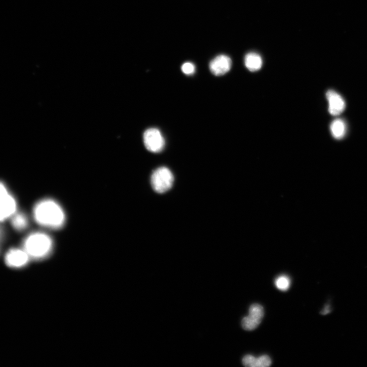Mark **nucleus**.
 <instances>
[{"label":"nucleus","instance_id":"nucleus-3","mask_svg":"<svg viewBox=\"0 0 367 367\" xmlns=\"http://www.w3.org/2000/svg\"><path fill=\"white\" fill-rule=\"evenodd\" d=\"M173 180L174 177L171 171L167 167H161L152 172L151 185L156 193L163 194L172 188Z\"/></svg>","mask_w":367,"mask_h":367},{"label":"nucleus","instance_id":"nucleus-9","mask_svg":"<svg viewBox=\"0 0 367 367\" xmlns=\"http://www.w3.org/2000/svg\"><path fill=\"white\" fill-rule=\"evenodd\" d=\"M263 61L261 56L257 53H251L245 58V65L251 72L259 70L262 66Z\"/></svg>","mask_w":367,"mask_h":367},{"label":"nucleus","instance_id":"nucleus-18","mask_svg":"<svg viewBox=\"0 0 367 367\" xmlns=\"http://www.w3.org/2000/svg\"><path fill=\"white\" fill-rule=\"evenodd\" d=\"M6 185L2 181H0V198L9 194Z\"/></svg>","mask_w":367,"mask_h":367},{"label":"nucleus","instance_id":"nucleus-8","mask_svg":"<svg viewBox=\"0 0 367 367\" xmlns=\"http://www.w3.org/2000/svg\"><path fill=\"white\" fill-rule=\"evenodd\" d=\"M328 101V111L332 115H338L345 110L346 105L342 97L333 90H329L326 93Z\"/></svg>","mask_w":367,"mask_h":367},{"label":"nucleus","instance_id":"nucleus-4","mask_svg":"<svg viewBox=\"0 0 367 367\" xmlns=\"http://www.w3.org/2000/svg\"><path fill=\"white\" fill-rule=\"evenodd\" d=\"M143 141L146 149L152 152H159L165 146L164 138L161 132L156 128L146 130L143 135Z\"/></svg>","mask_w":367,"mask_h":367},{"label":"nucleus","instance_id":"nucleus-5","mask_svg":"<svg viewBox=\"0 0 367 367\" xmlns=\"http://www.w3.org/2000/svg\"><path fill=\"white\" fill-rule=\"evenodd\" d=\"M30 259V257L24 249L13 248L6 254L5 262L11 268L20 269L26 266Z\"/></svg>","mask_w":367,"mask_h":367},{"label":"nucleus","instance_id":"nucleus-19","mask_svg":"<svg viewBox=\"0 0 367 367\" xmlns=\"http://www.w3.org/2000/svg\"><path fill=\"white\" fill-rule=\"evenodd\" d=\"M328 306L327 305L326 307L325 308V309L321 312V314L323 315L327 314L328 313L330 312V310L328 309Z\"/></svg>","mask_w":367,"mask_h":367},{"label":"nucleus","instance_id":"nucleus-6","mask_svg":"<svg viewBox=\"0 0 367 367\" xmlns=\"http://www.w3.org/2000/svg\"><path fill=\"white\" fill-rule=\"evenodd\" d=\"M232 64V60L229 57L221 55L211 61L209 68L213 75L220 76L226 74L231 70Z\"/></svg>","mask_w":367,"mask_h":367},{"label":"nucleus","instance_id":"nucleus-2","mask_svg":"<svg viewBox=\"0 0 367 367\" xmlns=\"http://www.w3.org/2000/svg\"><path fill=\"white\" fill-rule=\"evenodd\" d=\"M53 240L48 234L41 232L30 234L24 239L23 249L30 258L41 260L47 257L53 248Z\"/></svg>","mask_w":367,"mask_h":367},{"label":"nucleus","instance_id":"nucleus-10","mask_svg":"<svg viewBox=\"0 0 367 367\" xmlns=\"http://www.w3.org/2000/svg\"><path fill=\"white\" fill-rule=\"evenodd\" d=\"M330 130L332 136L337 139L342 138L346 131L344 121L341 119L334 120L330 125Z\"/></svg>","mask_w":367,"mask_h":367},{"label":"nucleus","instance_id":"nucleus-11","mask_svg":"<svg viewBox=\"0 0 367 367\" xmlns=\"http://www.w3.org/2000/svg\"><path fill=\"white\" fill-rule=\"evenodd\" d=\"M12 225L14 229L19 231L25 230L28 226V219L23 213H15L12 217Z\"/></svg>","mask_w":367,"mask_h":367},{"label":"nucleus","instance_id":"nucleus-7","mask_svg":"<svg viewBox=\"0 0 367 367\" xmlns=\"http://www.w3.org/2000/svg\"><path fill=\"white\" fill-rule=\"evenodd\" d=\"M17 204L15 198L8 194L0 198V222L12 217L16 213Z\"/></svg>","mask_w":367,"mask_h":367},{"label":"nucleus","instance_id":"nucleus-17","mask_svg":"<svg viewBox=\"0 0 367 367\" xmlns=\"http://www.w3.org/2000/svg\"><path fill=\"white\" fill-rule=\"evenodd\" d=\"M181 71L183 74L187 75H192L195 73L196 67L195 65L191 63H186L183 64L181 66Z\"/></svg>","mask_w":367,"mask_h":367},{"label":"nucleus","instance_id":"nucleus-16","mask_svg":"<svg viewBox=\"0 0 367 367\" xmlns=\"http://www.w3.org/2000/svg\"><path fill=\"white\" fill-rule=\"evenodd\" d=\"M271 363L270 357L267 355L257 358V367H267L270 366Z\"/></svg>","mask_w":367,"mask_h":367},{"label":"nucleus","instance_id":"nucleus-12","mask_svg":"<svg viewBox=\"0 0 367 367\" xmlns=\"http://www.w3.org/2000/svg\"><path fill=\"white\" fill-rule=\"evenodd\" d=\"M264 310L262 305L255 303L252 304L249 309V316L261 321L264 317Z\"/></svg>","mask_w":367,"mask_h":367},{"label":"nucleus","instance_id":"nucleus-13","mask_svg":"<svg viewBox=\"0 0 367 367\" xmlns=\"http://www.w3.org/2000/svg\"><path fill=\"white\" fill-rule=\"evenodd\" d=\"M261 321L255 319L249 315L245 317L242 320L241 324L244 329L251 331L256 329Z\"/></svg>","mask_w":367,"mask_h":367},{"label":"nucleus","instance_id":"nucleus-1","mask_svg":"<svg viewBox=\"0 0 367 367\" xmlns=\"http://www.w3.org/2000/svg\"><path fill=\"white\" fill-rule=\"evenodd\" d=\"M33 214L39 225L50 229L62 228L66 221L63 208L56 201L50 199L38 202L34 208Z\"/></svg>","mask_w":367,"mask_h":367},{"label":"nucleus","instance_id":"nucleus-20","mask_svg":"<svg viewBox=\"0 0 367 367\" xmlns=\"http://www.w3.org/2000/svg\"><path fill=\"white\" fill-rule=\"evenodd\" d=\"M3 238V232L1 229H0V241L2 240Z\"/></svg>","mask_w":367,"mask_h":367},{"label":"nucleus","instance_id":"nucleus-14","mask_svg":"<svg viewBox=\"0 0 367 367\" xmlns=\"http://www.w3.org/2000/svg\"><path fill=\"white\" fill-rule=\"evenodd\" d=\"M290 280L286 275H281L275 280V284L278 289L282 291L288 290L290 286Z\"/></svg>","mask_w":367,"mask_h":367},{"label":"nucleus","instance_id":"nucleus-15","mask_svg":"<svg viewBox=\"0 0 367 367\" xmlns=\"http://www.w3.org/2000/svg\"><path fill=\"white\" fill-rule=\"evenodd\" d=\"M242 363L246 366L257 367V358L252 355H247L243 358Z\"/></svg>","mask_w":367,"mask_h":367}]
</instances>
